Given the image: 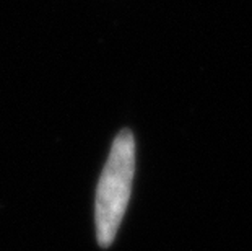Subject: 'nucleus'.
Segmentation results:
<instances>
[{"label":"nucleus","mask_w":252,"mask_h":251,"mask_svg":"<svg viewBox=\"0 0 252 251\" xmlns=\"http://www.w3.org/2000/svg\"><path fill=\"white\" fill-rule=\"evenodd\" d=\"M135 173V139L130 129H122L112 142L108 162L101 173L94 199L96 238L101 248H109L130 199Z\"/></svg>","instance_id":"obj_1"}]
</instances>
